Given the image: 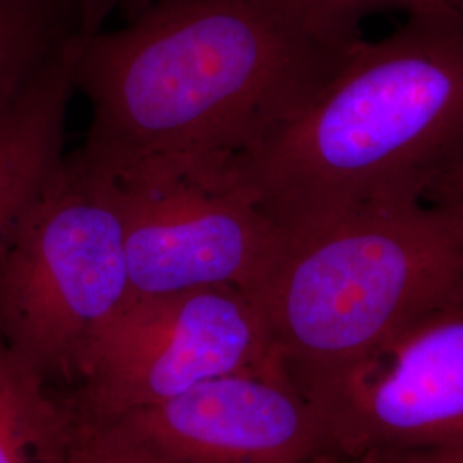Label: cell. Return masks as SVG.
<instances>
[{
	"mask_svg": "<svg viewBox=\"0 0 463 463\" xmlns=\"http://www.w3.org/2000/svg\"><path fill=\"white\" fill-rule=\"evenodd\" d=\"M84 40L59 55L0 122V258L67 153V114L78 91L76 62Z\"/></svg>",
	"mask_w": 463,
	"mask_h": 463,
	"instance_id": "obj_9",
	"label": "cell"
},
{
	"mask_svg": "<svg viewBox=\"0 0 463 463\" xmlns=\"http://www.w3.org/2000/svg\"><path fill=\"white\" fill-rule=\"evenodd\" d=\"M463 146V19L409 17L363 38L292 122L235 156L280 231L357 208L424 201Z\"/></svg>",
	"mask_w": 463,
	"mask_h": 463,
	"instance_id": "obj_2",
	"label": "cell"
},
{
	"mask_svg": "<svg viewBox=\"0 0 463 463\" xmlns=\"http://www.w3.org/2000/svg\"><path fill=\"white\" fill-rule=\"evenodd\" d=\"M462 287V220L403 201L285 232L256 300L283 363L321 367L359 355Z\"/></svg>",
	"mask_w": 463,
	"mask_h": 463,
	"instance_id": "obj_3",
	"label": "cell"
},
{
	"mask_svg": "<svg viewBox=\"0 0 463 463\" xmlns=\"http://www.w3.org/2000/svg\"><path fill=\"white\" fill-rule=\"evenodd\" d=\"M424 203L439 206L463 222V146L432 179Z\"/></svg>",
	"mask_w": 463,
	"mask_h": 463,
	"instance_id": "obj_15",
	"label": "cell"
},
{
	"mask_svg": "<svg viewBox=\"0 0 463 463\" xmlns=\"http://www.w3.org/2000/svg\"><path fill=\"white\" fill-rule=\"evenodd\" d=\"M116 0H0V122L38 76L103 28Z\"/></svg>",
	"mask_w": 463,
	"mask_h": 463,
	"instance_id": "obj_10",
	"label": "cell"
},
{
	"mask_svg": "<svg viewBox=\"0 0 463 463\" xmlns=\"http://www.w3.org/2000/svg\"><path fill=\"white\" fill-rule=\"evenodd\" d=\"M131 296L116 199L78 151L66 153L0 258V335L71 395L93 335Z\"/></svg>",
	"mask_w": 463,
	"mask_h": 463,
	"instance_id": "obj_4",
	"label": "cell"
},
{
	"mask_svg": "<svg viewBox=\"0 0 463 463\" xmlns=\"http://www.w3.org/2000/svg\"><path fill=\"white\" fill-rule=\"evenodd\" d=\"M328 463H463V443L432 447L373 449L352 458H328Z\"/></svg>",
	"mask_w": 463,
	"mask_h": 463,
	"instance_id": "obj_14",
	"label": "cell"
},
{
	"mask_svg": "<svg viewBox=\"0 0 463 463\" xmlns=\"http://www.w3.org/2000/svg\"><path fill=\"white\" fill-rule=\"evenodd\" d=\"M80 412L0 335V463H64Z\"/></svg>",
	"mask_w": 463,
	"mask_h": 463,
	"instance_id": "obj_11",
	"label": "cell"
},
{
	"mask_svg": "<svg viewBox=\"0 0 463 463\" xmlns=\"http://www.w3.org/2000/svg\"><path fill=\"white\" fill-rule=\"evenodd\" d=\"M325 0H139L84 40L76 90L91 110L84 162L235 158L330 83L363 40Z\"/></svg>",
	"mask_w": 463,
	"mask_h": 463,
	"instance_id": "obj_1",
	"label": "cell"
},
{
	"mask_svg": "<svg viewBox=\"0 0 463 463\" xmlns=\"http://www.w3.org/2000/svg\"><path fill=\"white\" fill-rule=\"evenodd\" d=\"M285 367L325 426L328 458L463 443V287L352 359Z\"/></svg>",
	"mask_w": 463,
	"mask_h": 463,
	"instance_id": "obj_7",
	"label": "cell"
},
{
	"mask_svg": "<svg viewBox=\"0 0 463 463\" xmlns=\"http://www.w3.org/2000/svg\"><path fill=\"white\" fill-rule=\"evenodd\" d=\"M313 463H328V460H326V458H319V460H316V462Z\"/></svg>",
	"mask_w": 463,
	"mask_h": 463,
	"instance_id": "obj_16",
	"label": "cell"
},
{
	"mask_svg": "<svg viewBox=\"0 0 463 463\" xmlns=\"http://www.w3.org/2000/svg\"><path fill=\"white\" fill-rule=\"evenodd\" d=\"M103 422L148 463H313L331 453L280 354Z\"/></svg>",
	"mask_w": 463,
	"mask_h": 463,
	"instance_id": "obj_8",
	"label": "cell"
},
{
	"mask_svg": "<svg viewBox=\"0 0 463 463\" xmlns=\"http://www.w3.org/2000/svg\"><path fill=\"white\" fill-rule=\"evenodd\" d=\"M333 9L363 24L374 13L395 11L407 17L463 19V0H325Z\"/></svg>",
	"mask_w": 463,
	"mask_h": 463,
	"instance_id": "obj_13",
	"label": "cell"
},
{
	"mask_svg": "<svg viewBox=\"0 0 463 463\" xmlns=\"http://www.w3.org/2000/svg\"><path fill=\"white\" fill-rule=\"evenodd\" d=\"M64 463H148L105 422L80 414Z\"/></svg>",
	"mask_w": 463,
	"mask_h": 463,
	"instance_id": "obj_12",
	"label": "cell"
},
{
	"mask_svg": "<svg viewBox=\"0 0 463 463\" xmlns=\"http://www.w3.org/2000/svg\"><path fill=\"white\" fill-rule=\"evenodd\" d=\"M277 355L258 300L239 288L131 296L93 335L69 397L103 422Z\"/></svg>",
	"mask_w": 463,
	"mask_h": 463,
	"instance_id": "obj_6",
	"label": "cell"
},
{
	"mask_svg": "<svg viewBox=\"0 0 463 463\" xmlns=\"http://www.w3.org/2000/svg\"><path fill=\"white\" fill-rule=\"evenodd\" d=\"M84 164L99 172L116 199L133 296L208 287L260 294L283 233L241 181L232 158Z\"/></svg>",
	"mask_w": 463,
	"mask_h": 463,
	"instance_id": "obj_5",
	"label": "cell"
}]
</instances>
